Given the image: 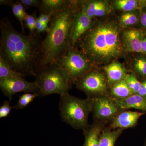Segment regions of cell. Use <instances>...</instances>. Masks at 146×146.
I'll list each match as a JSON object with an SVG mask.
<instances>
[{"label": "cell", "mask_w": 146, "mask_h": 146, "mask_svg": "<svg viewBox=\"0 0 146 146\" xmlns=\"http://www.w3.org/2000/svg\"><path fill=\"white\" fill-rule=\"evenodd\" d=\"M133 94L124 79L110 87L109 96L114 100H119L127 98Z\"/></svg>", "instance_id": "cell-20"}, {"label": "cell", "mask_w": 146, "mask_h": 146, "mask_svg": "<svg viewBox=\"0 0 146 146\" xmlns=\"http://www.w3.org/2000/svg\"><path fill=\"white\" fill-rule=\"evenodd\" d=\"M25 76H26L13 70L8 63L0 56V79L10 77L23 78Z\"/></svg>", "instance_id": "cell-23"}, {"label": "cell", "mask_w": 146, "mask_h": 146, "mask_svg": "<svg viewBox=\"0 0 146 146\" xmlns=\"http://www.w3.org/2000/svg\"><path fill=\"white\" fill-rule=\"evenodd\" d=\"M140 10L146 9V0H140Z\"/></svg>", "instance_id": "cell-36"}, {"label": "cell", "mask_w": 146, "mask_h": 146, "mask_svg": "<svg viewBox=\"0 0 146 146\" xmlns=\"http://www.w3.org/2000/svg\"><path fill=\"white\" fill-rule=\"evenodd\" d=\"M93 21L78 6L74 14L71 27V47L75 46L79 39L91 27Z\"/></svg>", "instance_id": "cell-12"}, {"label": "cell", "mask_w": 146, "mask_h": 146, "mask_svg": "<svg viewBox=\"0 0 146 146\" xmlns=\"http://www.w3.org/2000/svg\"><path fill=\"white\" fill-rule=\"evenodd\" d=\"M142 49L143 54L146 56V33L144 35L142 42Z\"/></svg>", "instance_id": "cell-34"}, {"label": "cell", "mask_w": 146, "mask_h": 146, "mask_svg": "<svg viewBox=\"0 0 146 146\" xmlns=\"http://www.w3.org/2000/svg\"><path fill=\"white\" fill-rule=\"evenodd\" d=\"M145 146H146V144H145Z\"/></svg>", "instance_id": "cell-37"}, {"label": "cell", "mask_w": 146, "mask_h": 146, "mask_svg": "<svg viewBox=\"0 0 146 146\" xmlns=\"http://www.w3.org/2000/svg\"><path fill=\"white\" fill-rule=\"evenodd\" d=\"M138 94L142 96L146 97V78L141 82V86Z\"/></svg>", "instance_id": "cell-33"}, {"label": "cell", "mask_w": 146, "mask_h": 146, "mask_svg": "<svg viewBox=\"0 0 146 146\" xmlns=\"http://www.w3.org/2000/svg\"><path fill=\"white\" fill-rule=\"evenodd\" d=\"M0 88L5 96L11 101L14 94L20 92L34 93L41 96L36 83L26 81L22 78L10 77L0 79Z\"/></svg>", "instance_id": "cell-9"}, {"label": "cell", "mask_w": 146, "mask_h": 146, "mask_svg": "<svg viewBox=\"0 0 146 146\" xmlns=\"http://www.w3.org/2000/svg\"><path fill=\"white\" fill-rule=\"evenodd\" d=\"M122 29L118 18L110 16L93 19L92 25L75 46L96 67H103L125 57L121 40Z\"/></svg>", "instance_id": "cell-2"}, {"label": "cell", "mask_w": 146, "mask_h": 146, "mask_svg": "<svg viewBox=\"0 0 146 146\" xmlns=\"http://www.w3.org/2000/svg\"><path fill=\"white\" fill-rule=\"evenodd\" d=\"M37 18L36 11L31 14H27L25 17L24 19L25 25L29 29L31 34L35 32Z\"/></svg>", "instance_id": "cell-27"}, {"label": "cell", "mask_w": 146, "mask_h": 146, "mask_svg": "<svg viewBox=\"0 0 146 146\" xmlns=\"http://www.w3.org/2000/svg\"><path fill=\"white\" fill-rule=\"evenodd\" d=\"M138 24L141 27L139 29L145 32L146 31V9L141 11Z\"/></svg>", "instance_id": "cell-31"}, {"label": "cell", "mask_w": 146, "mask_h": 146, "mask_svg": "<svg viewBox=\"0 0 146 146\" xmlns=\"http://www.w3.org/2000/svg\"><path fill=\"white\" fill-rule=\"evenodd\" d=\"M0 56L13 70L26 76H35L43 58L40 34L26 35L16 30L7 18L0 22Z\"/></svg>", "instance_id": "cell-1"}, {"label": "cell", "mask_w": 146, "mask_h": 146, "mask_svg": "<svg viewBox=\"0 0 146 146\" xmlns=\"http://www.w3.org/2000/svg\"><path fill=\"white\" fill-rule=\"evenodd\" d=\"M124 130L121 129L113 130L106 126L100 135L99 146H115L116 141Z\"/></svg>", "instance_id": "cell-19"}, {"label": "cell", "mask_w": 146, "mask_h": 146, "mask_svg": "<svg viewBox=\"0 0 146 146\" xmlns=\"http://www.w3.org/2000/svg\"><path fill=\"white\" fill-rule=\"evenodd\" d=\"M13 15L17 18L21 24L23 33H25V25L23 22L24 19L27 13L25 12L26 9L23 6L17 1L14 2L11 6Z\"/></svg>", "instance_id": "cell-25"}, {"label": "cell", "mask_w": 146, "mask_h": 146, "mask_svg": "<svg viewBox=\"0 0 146 146\" xmlns=\"http://www.w3.org/2000/svg\"><path fill=\"white\" fill-rule=\"evenodd\" d=\"M13 108V107H12L11 106L9 101H4L0 107V118L3 119L7 117Z\"/></svg>", "instance_id": "cell-28"}, {"label": "cell", "mask_w": 146, "mask_h": 146, "mask_svg": "<svg viewBox=\"0 0 146 146\" xmlns=\"http://www.w3.org/2000/svg\"><path fill=\"white\" fill-rule=\"evenodd\" d=\"M35 82L39 88L42 96L54 94L61 96L69 93L72 85L56 62L38 71Z\"/></svg>", "instance_id": "cell-5"}, {"label": "cell", "mask_w": 146, "mask_h": 146, "mask_svg": "<svg viewBox=\"0 0 146 146\" xmlns=\"http://www.w3.org/2000/svg\"><path fill=\"white\" fill-rule=\"evenodd\" d=\"M145 114L144 112L123 110L116 116L108 127L113 130L134 127L137 124L139 118Z\"/></svg>", "instance_id": "cell-13"}, {"label": "cell", "mask_w": 146, "mask_h": 146, "mask_svg": "<svg viewBox=\"0 0 146 146\" xmlns=\"http://www.w3.org/2000/svg\"><path fill=\"white\" fill-rule=\"evenodd\" d=\"M16 1L22 4L25 9L30 7L39 8L41 2L39 0H18Z\"/></svg>", "instance_id": "cell-29"}, {"label": "cell", "mask_w": 146, "mask_h": 146, "mask_svg": "<svg viewBox=\"0 0 146 146\" xmlns=\"http://www.w3.org/2000/svg\"><path fill=\"white\" fill-rule=\"evenodd\" d=\"M53 15L51 14L41 13L37 18L43 23L49 24Z\"/></svg>", "instance_id": "cell-32"}, {"label": "cell", "mask_w": 146, "mask_h": 146, "mask_svg": "<svg viewBox=\"0 0 146 146\" xmlns=\"http://www.w3.org/2000/svg\"><path fill=\"white\" fill-rule=\"evenodd\" d=\"M75 84L77 89L84 92L88 98L109 96L110 86L102 67L91 69L78 80Z\"/></svg>", "instance_id": "cell-7"}, {"label": "cell", "mask_w": 146, "mask_h": 146, "mask_svg": "<svg viewBox=\"0 0 146 146\" xmlns=\"http://www.w3.org/2000/svg\"><path fill=\"white\" fill-rule=\"evenodd\" d=\"M141 10L140 9L123 12L118 18L120 26L122 29L133 28L138 25Z\"/></svg>", "instance_id": "cell-18"}, {"label": "cell", "mask_w": 146, "mask_h": 146, "mask_svg": "<svg viewBox=\"0 0 146 146\" xmlns=\"http://www.w3.org/2000/svg\"><path fill=\"white\" fill-rule=\"evenodd\" d=\"M77 2L80 8L93 20L110 16L114 11L108 1L82 0Z\"/></svg>", "instance_id": "cell-10"}, {"label": "cell", "mask_w": 146, "mask_h": 146, "mask_svg": "<svg viewBox=\"0 0 146 146\" xmlns=\"http://www.w3.org/2000/svg\"><path fill=\"white\" fill-rule=\"evenodd\" d=\"M130 62L131 73L138 76L146 78V56L142 54H136Z\"/></svg>", "instance_id": "cell-21"}, {"label": "cell", "mask_w": 146, "mask_h": 146, "mask_svg": "<svg viewBox=\"0 0 146 146\" xmlns=\"http://www.w3.org/2000/svg\"><path fill=\"white\" fill-rule=\"evenodd\" d=\"M60 96L59 109L63 121L76 129L83 130L88 127V117L92 110V99L79 98L69 93Z\"/></svg>", "instance_id": "cell-4"}, {"label": "cell", "mask_w": 146, "mask_h": 146, "mask_svg": "<svg viewBox=\"0 0 146 146\" xmlns=\"http://www.w3.org/2000/svg\"><path fill=\"white\" fill-rule=\"evenodd\" d=\"M78 7L77 1H72L67 8L52 17L42 42L43 58L40 69L56 62L71 47V27L74 14Z\"/></svg>", "instance_id": "cell-3"}, {"label": "cell", "mask_w": 146, "mask_h": 146, "mask_svg": "<svg viewBox=\"0 0 146 146\" xmlns=\"http://www.w3.org/2000/svg\"><path fill=\"white\" fill-rule=\"evenodd\" d=\"M124 79L133 94H138L141 86V82L138 80L137 77L132 73H128Z\"/></svg>", "instance_id": "cell-26"}, {"label": "cell", "mask_w": 146, "mask_h": 146, "mask_svg": "<svg viewBox=\"0 0 146 146\" xmlns=\"http://www.w3.org/2000/svg\"><path fill=\"white\" fill-rule=\"evenodd\" d=\"M39 96V95L34 93H27L22 94L19 96V99L13 108L16 109H24L33 102L36 97Z\"/></svg>", "instance_id": "cell-24"}, {"label": "cell", "mask_w": 146, "mask_h": 146, "mask_svg": "<svg viewBox=\"0 0 146 146\" xmlns=\"http://www.w3.org/2000/svg\"><path fill=\"white\" fill-rule=\"evenodd\" d=\"M13 3H14L13 1H9V0H1L0 1L1 5H7L11 7Z\"/></svg>", "instance_id": "cell-35"}, {"label": "cell", "mask_w": 146, "mask_h": 146, "mask_svg": "<svg viewBox=\"0 0 146 146\" xmlns=\"http://www.w3.org/2000/svg\"><path fill=\"white\" fill-rule=\"evenodd\" d=\"M106 126V125L102 123L94 121L83 130L84 142L83 146H99L100 135Z\"/></svg>", "instance_id": "cell-16"}, {"label": "cell", "mask_w": 146, "mask_h": 146, "mask_svg": "<svg viewBox=\"0 0 146 146\" xmlns=\"http://www.w3.org/2000/svg\"><path fill=\"white\" fill-rule=\"evenodd\" d=\"M115 100L121 110L133 108L146 112V97L142 96L139 94H133L125 98Z\"/></svg>", "instance_id": "cell-15"}, {"label": "cell", "mask_w": 146, "mask_h": 146, "mask_svg": "<svg viewBox=\"0 0 146 146\" xmlns=\"http://www.w3.org/2000/svg\"><path fill=\"white\" fill-rule=\"evenodd\" d=\"M145 32L139 28L124 29L121 33V40L126 53L142 54V42Z\"/></svg>", "instance_id": "cell-11"}, {"label": "cell", "mask_w": 146, "mask_h": 146, "mask_svg": "<svg viewBox=\"0 0 146 146\" xmlns=\"http://www.w3.org/2000/svg\"><path fill=\"white\" fill-rule=\"evenodd\" d=\"M92 110L94 121L105 125L110 123L120 112L123 111L115 100L109 96L92 98Z\"/></svg>", "instance_id": "cell-8"}, {"label": "cell", "mask_w": 146, "mask_h": 146, "mask_svg": "<svg viewBox=\"0 0 146 146\" xmlns=\"http://www.w3.org/2000/svg\"><path fill=\"white\" fill-rule=\"evenodd\" d=\"M49 28V24L43 23H42L38 18L36 21V30L35 32L37 34L44 33L45 32H47Z\"/></svg>", "instance_id": "cell-30"}, {"label": "cell", "mask_w": 146, "mask_h": 146, "mask_svg": "<svg viewBox=\"0 0 146 146\" xmlns=\"http://www.w3.org/2000/svg\"><path fill=\"white\" fill-rule=\"evenodd\" d=\"M102 68L106 74L110 88L113 84L124 79L128 73L124 65L117 60L102 67Z\"/></svg>", "instance_id": "cell-14"}, {"label": "cell", "mask_w": 146, "mask_h": 146, "mask_svg": "<svg viewBox=\"0 0 146 146\" xmlns=\"http://www.w3.org/2000/svg\"><path fill=\"white\" fill-rule=\"evenodd\" d=\"M55 62L72 84H75L78 80L96 67L76 46L71 47Z\"/></svg>", "instance_id": "cell-6"}, {"label": "cell", "mask_w": 146, "mask_h": 146, "mask_svg": "<svg viewBox=\"0 0 146 146\" xmlns=\"http://www.w3.org/2000/svg\"><path fill=\"white\" fill-rule=\"evenodd\" d=\"M110 2L113 10L122 11V13L140 10V0H114Z\"/></svg>", "instance_id": "cell-22"}, {"label": "cell", "mask_w": 146, "mask_h": 146, "mask_svg": "<svg viewBox=\"0 0 146 146\" xmlns=\"http://www.w3.org/2000/svg\"><path fill=\"white\" fill-rule=\"evenodd\" d=\"M71 2L68 0H42L39 9L41 13L54 15L67 8Z\"/></svg>", "instance_id": "cell-17"}]
</instances>
